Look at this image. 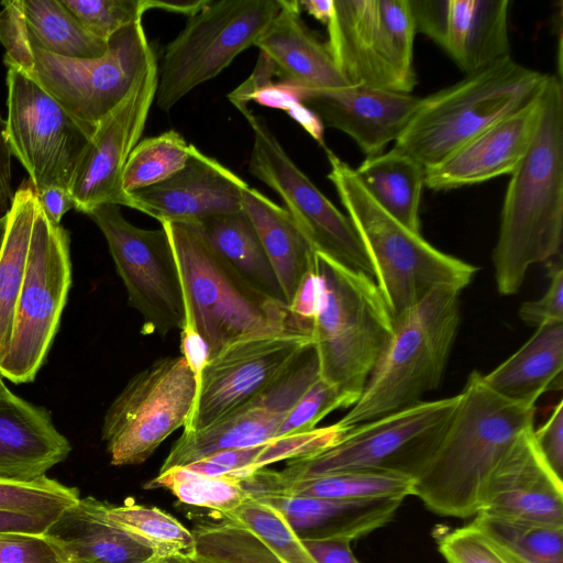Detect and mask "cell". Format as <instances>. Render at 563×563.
I'll use <instances>...</instances> for the list:
<instances>
[{
	"mask_svg": "<svg viewBox=\"0 0 563 563\" xmlns=\"http://www.w3.org/2000/svg\"><path fill=\"white\" fill-rule=\"evenodd\" d=\"M525 157L510 174L492 261L497 290L515 295L528 269L560 255L563 231V88L549 75Z\"/></svg>",
	"mask_w": 563,
	"mask_h": 563,
	"instance_id": "6da1fadb",
	"label": "cell"
},
{
	"mask_svg": "<svg viewBox=\"0 0 563 563\" xmlns=\"http://www.w3.org/2000/svg\"><path fill=\"white\" fill-rule=\"evenodd\" d=\"M536 406L499 396L473 371L456 411L412 495L432 512L468 518L478 512L487 481L512 444L533 429Z\"/></svg>",
	"mask_w": 563,
	"mask_h": 563,
	"instance_id": "7a4b0ae2",
	"label": "cell"
},
{
	"mask_svg": "<svg viewBox=\"0 0 563 563\" xmlns=\"http://www.w3.org/2000/svg\"><path fill=\"white\" fill-rule=\"evenodd\" d=\"M329 180L353 223L394 320L439 287L465 288L478 267L443 253L405 227L365 189L355 169L325 148Z\"/></svg>",
	"mask_w": 563,
	"mask_h": 563,
	"instance_id": "3957f363",
	"label": "cell"
},
{
	"mask_svg": "<svg viewBox=\"0 0 563 563\" xmlns=\"http://www.w3.org/2000/svg\"><path fill=\"white\" fill-rule=\"evenodd\" d=\"M179 273L185 323L194 324L209 358L250 338L298 331L288 306L247 283L208 243L196 223L163 222ZM307 333V332H306Z\"/></svg>",
	"mask_w": 563,
	"mask_h": 563,
	"instance_id": "277c9868",
	"label": "cell"
},
{
	"mask_svg": "<svg viewBox=\"0 0 563 563\" xmlns=\"http://www.w3.org/2000/svg\"><path fill=\"white\" fill-rule=\"evenodd\" d=\"M320 299L311 323L319 377L357 402L394 332L374 278L316 252Z\"/></svg>",
	"mask_w": 563,
	"mask_h": 563,
	"instance_id": "5b68a950",
	"label": "cell"
},
{
	"mask_svg": "<svg viewBox=\"0 0 563 563\" xmlns=\"http://www.w3.org/2000/svg\"><path fill=\"white\" fill-rule=\"evenodd\" d=\"M548 76L511 56L466 75L461 81L420 98L391 148L413 158L424 169L437 165L531 101Z\"/></svg>",
	"mask_w": 563,
	"mask_h": 563,
	"instance_id": "8992f818",
	"label": "cell"
},
{
	"mask_svg": "<svg viewBox=\"0 0 563 563\" xmlns=\"http://www.w3.org/2000/svg\"><path fill=\"white\" fill-rule=\"evenodd\" d=\"M460 292L435 288L394 320L393 335L341 426L351 429L412 406L440 385L460 324Z\"/></svg>",
	"mask_w": 563,
	"mask_h": 563,
	"instance_id": "52a82bcc",
	"label": "cell"
},
{
	"mask_svg": "<svg viewBox=\"0 0 563 563\" xmlns=\"http://www.w3.org/2000/svg\"><path fill=\"white\" fill-rule=\"evenodd\" d=\"M460 402V394L412 406L363 422L334 445L287 461L286 476L373 470L415 478L438 449Z\"/></svg>",
	"mask_w": 563,
	"mask_h": 563,
	"instance_id": "ba28073f",
	"label": "cell"
},
{
	"mask_svg": "<svg viewBox=\"0 0 563 563\" xmlns=\"http://www.w3.org/2000/svg\"><path fill=\"white\" fill-rule=\"evenodd\" d=\"M327 46L349 85L411 93L416 27L409 0H333Z\"/></svg>",
	"mask_w": 563,
	"mask_h": 563,
	"instance_id": "9c48e42d",
	"label": "cell"
},
{
	"mask_svg": "<svg viewBox=\"0 0 563 563\" xmlns=\"http://www.w3.org/2000/svg\"><path fill=\"white\" fill-rule=\"evenodd\" d=\"M280 10V0H219L188 18L167 44L158 69L156 106L164 112L214 78L257 38Z\"/></svg>",
	"mask_w": 563,
	"mask_h": 563,
	"instance_id": "30bf717a",
	"label": "cell"
},
{
	"mask_svg": "<svg viewBox=\"0 0 563 563\" xmlns=\"http://www.w3.org/2000/svg\"><path fill=\"white\" fill-rule=\"evenodd\" d=\"M70 284L68 232L52 223L38 203L12 335L0 360L1 377L14 384L34 380L58 329Z\"/></svg>",
	"mask_w": 563,
	"mask_h": 563,
	"instance_id": "8fae6325",
	"label": "cell"
},
{
	"mask_svg": "<svg viewBox=\"0 0 563 563\" xmlns=\"http://www.w3.org/2000/svg\"><path fill=\"white\" fill-rule=\"evenodd\" d=\"M198 380L183 355L135 374L107 410L102 440L114 466L144 463L194 408Z\"/></svg>",
	"mask_w": 563,
	"mask_h": 563,
	"instance_id": "7c38bea8",
	"label": "cell"
},
{
	"mask_svg": "<svg viewBox=\"0 0 563 563\" xmlns=\"http://www.w3.org/2000/svg\"><path fill=\"white\" fill-rule=\"evenodd\" d=\"M4 134L36 194L69 191L96 126L66 110L32 77L8 67Z\"/></svg>",
	"mask_w": 563,
	"mask_h": 563,
	"instance_id": "4fadbf2b",
	"label": "cell"
},
{
	"mask_svg": "<svg viewBox=\"0 0 563 563\" xmlns=\"http://www.w3.org/2000/svg\"><path fill=\"white\" fill-rule=\"evenodd\" d=\"M253 132L249 173L274 190L314 252L373 277V268L350 218L290 158L267 122L239 109Z\"/></svg>",
	"mask_w": 563,
	"mask_h": 563,
	"instance_id": "5bb4252c",
	"label": "cell"
},
{
	"mask_svg": "<svg viewBox=\"0 0 563 563\" xmlns=\"http://www.w3.org/2000/svg\"><path fill=\"white\" fill-rule=\"evenodd\" d=\"M102 232L128 301L140 312L143 334L180 330L185 299L168 235L163 227L142 229L130 223L120 206L101 205L87 214Z\"/></svg>",
	"mask_w": 563,
	"mask_h": 563,
	"instance_id": "9a60e30c",
	"label": "cell"
},
{
	"mask_svg": "<svg viewBox=\"0 0 563 563\" xmlns=\"http://www.w3.org/2000/svg\"><path fill=\"white\" fill-rule=\"evenodd\" d=\"M32 49L34 71L30 77L92 126L125 99L155 56L142 21L114 33L107 52L97 58H67Z\"/></svg>",
	"mask_w": 563,
	"mask_h": 563,
	"instance_id": "2e32d148",
	"label": "cell"
},
{
	"mask_svg": "<svg viewBox=\"0 0 563 563\" xmlns=\"http://www.w3.org/2000/svg\"><path fill=\"white\" fill-rule=\"evenodd\" d=\"M312 346L311 334L298 331L227 345L201 371L184 431H199L247 407Z\"/></svg>",
	"mask_w": 563,
	"mask_h": 563,
	"instance_id": "e0dca14e",
	"label": "cell"
},
{
	"mask_svg": "<svg viewBox=\"0 0 563 563\" xmlns=\"http://www.w3.org/2000/svg\"><path fill=\"white\" fill-rule=\"evenodd\" d=\"M157 84L155 55L125 99L96 125L69 189L77 211L88 214L108 203L134 209L132 196L122 188V174L144 131Z\"/></svg>",
	"mask_w": 563,
	"mask_h": 563,
	"instance_id": "ac0fdd59",
	"label": "cell"
},
{
	"mask_svg": "<svg viewBox=\"0 0 563 563\" xmlns=\"http://www.w3.org/2000/svg\"><path fill=\"white\" fill-rule=\"evenodd\" d=\"M416 32L466 75L510 56L508 0H409Z\"/></svg>",
	"mask_w": 563,
	"mask_h": 563,
	"instance_id": "d6986e66",
	"label": "cell"
},
{
	"mask_svg": "<svg viewBox=\"0 0 563 563\" xmlns=\"http://www.w3.org/2000/svg\"><path fill=\"white\" fill-rule=\"evenodd\" d=\"M250 498L276 510L300 540L353 541L385 526L405 498L335 499L278 487L264 467L242 479Z\"/></svg>",
	"mask_w": 563,
	"mask_h": 563,
	"instance_id": "ffe728a7",
	"label": "cell"
},
{
	"mask_svg": "<svg viewBox=\"0 0 563 563\" xmlns=\"http://www.w3.org/2000/svg\"><path fill=\"white\" fill-rule=\"evenodd\" d=\"M532 430L523 433L494 468L476 515L563 526V481L540 455Z\"/></svg>",
	"mask_w": 563,
	"mask_h": 563,
	"instance_id": "44dd1931",
	"label": "cell"
},
{
	"mask_svg": "<svg viewBox=\"0 0 563 563\" xmlns=\"http://www.w3.org/2000/svg\"><path fill=\"white\" fill-rule=\"evenodd\" d=\"M249 184L195 145L185 167L167 180L131 194L134 209L159 223H196L242 209Z\"/></svg>",
	"mask_w": 563,
	"mask_h": 563,
	"instance_id": "7402d4cb",
	"label": "cell"
},
{
	"mask_svg": "<svg viewBox=\"0 0 563 563\" xmlns=\"http://www.w3.org/2000/svg\"><path fill=\"white\" fill-rule=\"evenodd\" d=\"M420 98L366 86L346 85L322 90L301 89V102L323 126L336 129L368 156L384 152L411 119Z\"/></svg>",
	"mask_w": 563,
	"mask_h": 563,
	"instance_id": "603a6c76",
	"label": "cell"
},
{
	"mask_svg": "<svg viewBox=\"0 0 563 563\" xmlns=\"http://www.w3.org/2000/svg\"><path fill=\"white\" fill-rule=\"evenodd\" d=\"M542 90L444 161L426 168L424 185L433 190H449L510 175L534 137L543 108Z\"/></svg>",
	"mask_w": 563,
	"mask_h": 563,
	"instance_id": "cb8c5ba5",
	"label": "cell"
},
{
	"mask_svg": "<svg viewBox=\"0 0 563 563\" xmlns=\"http://www.w3.org/2000/svg\"><path fill=\"white\" fill-rule=\"evenodd\" d=\"M49 412L9 390L0 395V479L31 482L70 453Z\"/></svg>",
	"mask_w": 563,
	"mask_h": 563,
	"instance_id": "d4e9b609",
	"label": "cell"
},
{
	"mask_svg": "<svg viewBox=\"0 0 563 563\" xmlns=\"http://www.w3.org/2000/svg\"><path fill=\"white\" fill-rule=\"evenodd\" d=\"M297 0H280V10L255 42L278 81L306 90L349 85L338 69L327 43L300 16Z\"/></svg>",
	"mask_w": 563,
	"mask_h": 563,
	"instance_id": "484cf974",
	"label": "cell"
},
{
	"mask_svg": "<svg viewBox=\"0 0 563 563\" xmlns=\"http://www.w3.org/2000/svg\"><path fill=\"white\" fill-rule=\"evenodd\" d=\"M109 503L80 497L45 532L68 563H144L152 552L115 527L106 515Z\"/></svg>",
	"mask_w": 563,
	"mask_h": 563,
	"instance_id": "4316f807",
	"label": "cell"
},
{
	"mask_svg": "<svg viewBox=\"0 0 563 563\" xmlns=\"http://www.w3.org/2000/svg\"><path fill=\"white\" fill-rule=\"evenodd\" d=\"M563 322L537 328L531 338L487 374L485 385L504 398L534 405L550 389H562Z\"/></svg>",
	"mask_w": 563,
	"mask_h": 563,
	"instance_id": "83f0119b",
	"label": "cell"
},
{
	"mask_svg": "<svg viewBox=\"0 0 563 563\" xmlns=\"http://www.w3.org/2000/svg\"><path fill=\"white\" fill-rule=\"evenodd\" d=\"M242 208L256 230L289 306L314 263L316 252L287 210L257 189L245 190Z\"/></svg>",
	"mask_w": 563,
	"mask_h": 563,
	"instance_id": "f1b7e54d",
	"label": "cell"
},
{
	"mask_svg": "<svg viewBox=\"0 0 563 563\" xmlns=\"http://www.w3.org/2000/svg\"><path fill=\"white\" fill-rule=\"evenodd\" d=\"M287 415L251 404L205 429L183 431L158 473L176 466H187L217 452L266 443L276 438Z\"/></svg>",
	"mask_w": 563,
	"mask_h": 563,
	"instance_id": "f546056e",
	"label": "cell"
},
{
	"mask_svg": "<svg viewBox=\"0 0 563 563\" xmlns=\"http://www.w3.org/2000/svg\"><path fill=\"white\" fill-rule=\"evenodd\" d=\"M355 173L373 199L391 217L420 233L424 168L395 150L366 157Z\"/></svg>",
	"mask_w": 563,
	"mask_h": 563,
	"instance_id": "4dcf8cb0",
	"label": "cell"
},
{
	"mask_svg": "<svg viewBox=\"0 0 563 563\" xmlns=\"http://www.w3.org/2000/svg\"><path fill=\"white\" fill-rule=\"evenodd\" d=\"M198 225L212 249L247 283L286 303L256 230L243 208L209 218Z\"/></svg>",
	"mask_w": 563,
	"mask_h": 563,
	"instance_id": "1f68e13d",
	"label": "cell"
},
{
	"mask_svg": "<svg viewBox=\"0 0 563 563\" xmlns=\"http://www.w3.org/2000/svg\"><path fill=\"white\" fill-rule=\"evenodd\" d=\"M37 206L33 186L23 184L14 192L8 211L7 233L0 253V360L5 354L12 335Z\"/></svg>",
	"mask_w": 563,
	"mask_h": 563,
	"instance_id": "d6a6232c",
	"label": "cell"
},
{
	"mask_svg": "<svg viewBox=\"0 0 563 563\" xmlns=\"http://www.w3.org/2000/svg\"><path fill=\"white\" fill-rule=\"evenodd\" d=\"M268 474L278 487L289 493L335 499L406 498L412 495L415 482L400 474L373 470L291 477L268 468Z\"/></svg>",
	"mask_w": 563,
	"mask_h": 563,
	"instance_id": "836d02e7",
	"label": "cell"
},
{
	"mask_svg": "<svg viewBox=\"0 0 563 563\" xmlns=\"http://www.w3.org/2000/svg\"><path fill=\"white\" fill-rule=\"evenodd\" d=\"M31 45L67 58H97L108 48L60 0H23Z\"/></svg>",
	"mask_w": 563,
	"mask_h": 563,
	"instance_id": "e575fe53",
	"label": "cell"
},
{
	"mask_svg": "<svg viewBox=\"0 0 563 563\" xmlns=\"http://www.w3.org/2000/svg\"><path fill=\"white\" fill-rule=\"evenodd\" d=\"M107 518L152 555L163 559L187 560L195 550V537L177 518L151 506L126 501L108 504Z\"/></svg>",
	"mask_w": 563,
	"mask_h": 563,
	"instance_id": "d590c367",
	"label": "cell"
},
{
	"mask_svg": "<svg viewBox=\"0 0 563 563\" xmlns=\"http://www.w3.org/2000/svg\"><path fill=\"white\" fill-rule=\"evenodd\" d=\"M216 516L219 520L199 522L191 530L195 550L184 563H284L251 529Z\"/></svg>",
	"mask_w": 563,
	"mask_h": 563,
	"instance_id": "8d00e7d4",
	"label": "cell"
},
{
	"mask_svg": "<svg viewBox=\"0 0 563 563\" xmlns=\"http://www.w3.org/2000/svg\"><path fill=\"white\" fill-rule=\"evenodd\" d=\"M474 517L472 522L510 563H563V526Z\"/></svg>",
	"mask_w": 563,
	"mask_h": 563,
	"instance_id": "74e56055",
	"label": "cell"
},
{
	"mask_svg": "<svg viewBox=\"0 0 563 563\" xmlns=\"http://www.w3.org/2000/svg\"><path fill=\"white\" fill-rule=\"evenodd\" d=\"M144 487L165 488L180 503L212 510L219 516L234 512L249 498L241 479L205 475L185 466L158 473Z\"/></svg>",
	"mask_w": 563,
	"mask_h": 563,
	"instance_id": "f35d334b",
	"label": "cell"
},
{
	"mask_svg": "<svg viewBox=\"0 0 563 563\" xmlns=\"http://www.w3.org/2000/svg\"><path fill=\"white\" fill-rule=\"evenodd\" d=\"M192 144L175 130L140 141L131 152L122 174V188L131 195L163 183L181 170Z\"/></svg>",
	"mask_w": 563,
	"mask_h": 563,
	"instance_id": "ab89813d",
	"label": "cell"
},
{
	"mask_svg": "<svg viewBox=\"0 0 563 563\" xmlns=\"http://www.w3.org/2000/svg\"><path fill=\"white\" fill-rule=\"evenodd\" d=\"M224 516L251 529L284 563H318L279 514L269 506L249 497L234 512Z\"/></svg>",
	"mask_w": 563,
	"mask_h": 563,
	"instance_id": "60d3db41",
	"label": "cell"
},
{
	"mask_svg": "<svg viewBox=\"0 0 563 563\" xmlns=\"http://www.w3.org/2000/svg\"><path fill=\"white\" fill-rule=\"evenodd\" d=\"M80 498L78 488L47 476L31 482L0 479V509L60 514Z\"/></svg>",
	"mask_w": 563,
	"mask_h": 563,
	"instance_id": "b9f144b4",
	"label": "cell"
},
{
	"mask_svg": "<svg viewBox=\"0 0 563 563\" xmlns=\"http://www.w3.org/2000/svg\"><path fill=\"white\" fill-rule=\"evenodd\" d=\"M95 36L107 41L121 29L142 21L143 0H60Z\"/></svg>",
	"mask_w": 563,
	"mask_h": 563,
	"instance_id": "7bdbcfd3",
	"label": "cell"
},
{
	"mask_svg": "<svg viewBox=\"0 0 563 563\" xmlns=\"http://www.w3.org/2000/svg\"><path fill=\"white\" fill-rule=\"evenodd\" d=\"M355 401L341 394L334 386L319 379L295 405L280 424L276 438L311 431L330 412L351 408Z\"/></svg>",
	"mask_w": 563,
	"mask_h": 563,
	"instance_id": "ee69618b",
	"label": "cell"
},
{
	"mask_svg": "<svg viewBox=\"0 0 563 563\" xmlns=\"http://www.w3.org/2000/svg\"><path fill=\"white\" fill-rule=\"evenodd\" d=\"M1 5L0 42L5 49L4 64L31 76L34 71V55L23 0H7Z\"/></svg>",
	"mask_w": 563,
	"mask_h": 563,
	"instance_id": "f6af8a7d",
	"label": "cell"
},
{
	"mask_svg": "<svg viewBox=\"0 0 563 563\" xmlns=\"http://www.w3.org/2000/svg\"><path fill=\"white\" fill-rule=\"evenodd\" d=\"M438 545L446 563H510L472 521L441 534Z\"/></svg>",
	"mask_w": 563,
	"mask_h": 563,
	"instance_id": "bcb514c9",
	"label": "cell"
},
{
	"mask_svg": "<svg viewBox=\"0 0 563 563\" xmlns=\"http://www.w3.org/2000/svg\"><path fill=\"white\" fill-rule=\"evenodd\" d=\"M549 286L536 300L522 302L519 318L536 329L548 323L563 322V268L561 258L548 261Z\"/></svg>",
	"mask_w": 563,
	"mask_h": 563,
	"instance_id": "7dc6e473",
	"label": "cell"
},
{
	"mask_svg": "<svg viewBox=\"0 0 563 563\" xmlns=\"http://www.w3.org/2000/svg\"><path fill=\"white\" fill-rule=\"evenodd\" d=\"M0 563H68L45 536H0Z\"/></svg>",
	"mask_w": 563,
	"mask_h": 563,
	"instance_id": "c3c4849f",
	"label": "cell"
},
{
	"mask_svg": "<svg viewBox=\"0 0 563 563\" xmlns=\"http://www.w3.org/2000/svg\"><path fill=\"white\" fill-rule=\"evenodd\" d=\"M534 444L552 472L562 479L563 475V401L560 400L547 421L532 430Z\"/></svg>",
	"mask_w": 563,
	"mask_h": 563,
	"instance_id": "681fc988",
	"label": "cell"
},
{
	"mask_svg": "<svg viewBox=\"0 0 563 563\" xmlns=\"http://www.w3.org/2000/svg\"><path fill=\"white\" fill-rule=\"evenodd\" d=\"M59 514H32L0 509V536H44Z\"/></svg>",
	"mask_w": 563,
	"mask_h": 563,
	"instance_id": "f907efd6",
	"label": "cell"
},
{
	"mask_svg": "<svg viewBox=\"0 0 563 563\" xmlns=\"http://www.w3.org/2000/svg\"><path fill=\"white\" fill-rule=\"evenodd\" d=\"M250 101L289 113L302 103L301 89L280 81H271L255 89L247 98V103Z\"/></svg>",
	"mask_w": 563,
	"mask_h": 563,
	"instance_id": "816d5d0a",
	"label": "cell"
},
{
	"mask_svg": "<svg viewBox=\"0 0 563 563\" xmlns=\"http://www.w3.org/2000/svg\"><path fill=\"white\" fill-rule=\"evenodd\" d=\"M180 355H183L195 373L197 380L209 360V349L191 324H184L180 329Z\"/></svg>",
	"mask_w": 563,
	"mask_h": 563,
	"instance_id": "f5cc1de1",
	"label": "cell"
},
{
	"mask_svg": "<svg viewBox=\"0 0 563 563\" xmlns=\"http://www.w3.org/2000/svg\"><path fill=\"white\" fill-rule=\"evenodd\" d=\"M302 543L318 563H360L351 550V541L303 540Z\"/></svg>",
	"mask_w": 563,
	"mask_h": 563,
	"instance_id": "db71d44e",
	"label": "cell"
},
{
	"mask_svg": "<svg viewBox=\"0 0 563 563\" xmlns=\"http://www.w3.org/2000/svg\"><path fill=\"white\" fill-rule=\"evenodd\" d=\"M36 196L42 210L54 224H60L64 214L74 208L70 192L62 187H48Z\"/></svg>",
	"mask_w": 563,
	"mask_h": 563,
	"instance_id": "11a10c76",
	"label": "cell"
},
{
	"mask_svg": "<svg viewBox=\"0 0 563 563\" xmlns=\"http://www.w3.org/2000/svg\"><path fill=\"white\" fill-rule=\"evenodd\" d=\"M10 150L4 134V120L0 117V210L7 213L14 192L11 186Z\"/></svg>",
	"mask_w": 563,
	"mask_h": 563,
	"instance_id": "9f6ffc18",
	"label": "cell"
},
{
	"mask_svg": "<svg viewBox=\"0 0 563 563\" xmlns=\"http://www.w3.org/2000/svg\"><path fill=\"white\" fill-rule=\"evenodd\" d=\"M145 10H162L191 18L205 9L211 0H143Z\"/></svg>",
	"mask_w": 563,
	"mask_h": 563,
	"instance_id": "6f0895ef",
	"label": "cell"
},
{
	"mask_svg": "<svg viewBox=\"0 0 563 563\" xmlns=\"http://www.w3.org/2000/svg\"><path fill=\"white\" fill-rule=\"evenodd\" d=\"M333 0H300L299 7L321 23H328L332 13Z\"/></svg>",
	"mask_w": 563,
	"mask_h": 563,
	"instance_id": "680465c9",
	"label": "cell"
},
{
	"mask_svg": "<svg viewBox=\"0 0 563 563\" xmlns=\"http://www.w3.org/2000/svg\"><path fill=\"white\" fill-rule=\"evenodd\" d=\"M8 227V212L0 216V253L4 243Z\"/></svg>",
	"mask_w": 563,
	"mask_h": 563,
	"instance_id": "91938a15",
	"label": "cell"
},
{
	"mask_svg": "<svg viewBox=\"0 0 563 563\" xmlns=\"http://www.w3.org/2000/svg\"><path fill=\"white\" fill-rule=\"evenodd\" d=\"M144 563H184V561L178 560V559H163V558L152 556Z\"/></svg>",
	"mask_w": 563,
	"mask_h": 563,
	"instance_id": "94428289",
	"label": "cell"
},
{
	"mask_svg": "<svg viewBox=\"0 0 563 563\" xmlns=\"http://www.w3.org/2000/svg\"><path fill=\"white\" fill-rule=\"evenodd\" d=\"M7 390H9V388H7V386L3 384L2 377L0 375V395L5 393Z\"/></svg>",
	"mask_w": 563,
	"mask_h": 563,
	"instance_id": "6125c7cd",
	"label": "cell"
}]
</instances>
